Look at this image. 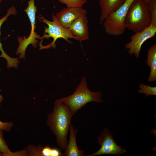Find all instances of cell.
<instances>
[{
    "mask_svg": "<svg viewBox=\"0 0 156 156\" xmlns=\"http://www.w3.org/2000/svg\"><path fill=\"white\" fill-rule=\"evenodd\" d=\"M54 104L52 112L47 115V125L55 136L60 150L64 151L68 142L67 135L71 118L74 114L70 108L59 99L55 101Z\"/></svg>",
    "mask_w": 156,
    "mask_h": 156,
    "instance_id": "cell-1",
    "label": "cell"
},
{
    "mask_svg": "<svg viewBox=\"0 0 156 156\" xmlns=\"http://www.w3.org/2000/svg\"><path fill=\"white\" fill-rule=\"evenodd\" d=\"M151 23L148 4L143 0H134L126 15V28L135 33L143 30Z\"/></svg>",
    "mask_w": 156,
    "mask_h": 156,
    "instance_id": "cell-2",
    "label": "cell"
},
{
    "mask_svg": "<svg viewBox=\"0 0 156 156\" xmlns=\"http://www.w3.org/2000/svg\"><path fill=\"white\" fill-rule=\"evenodd\" d=\"M85 77H82L79 84L74 92L64 98L59 99L62 103L67 105L74 114L83 107L87 103L91 102L101 103L102 96L101 92H92L88 88Z\"/></svg>",
    "mask_w": 156,
    "mask_h": 156,
    "instance_id": "cell-3",
    "label": "cell"
},
{
    "mask_svg": "<svg viewBox=\"0 0 156 156\" xmlns=\"http://www.w3.org/2000/svg\"><path fill=\"white\" fill-rule=\"evenodd\" d=\"M39 20L46 24L48 27H44V34L41 37L39 43L40 50L56 47L55 42L59 38H63L70 43L72 42L68 38L77 40V38L69 31L57 22L55 16L52 15L53 21H50L44 17L42 15L38 16Z\"/></svg>",
    "mask_w": 156,
    "mask_h": 156,
    "instance_id": "cell-4",
    "label": "cell"
},
{
    "mask_svg": "<svg viewBox=\"0 0 156 156\" xmlns=\"http://www.w3.org/2000/svg\"><path fill=\"white\" fill-rule=\"evenodd\" d=\"M134 0H126L120 7L107 16L102 23L106 33L117 36L124 32L126 29L125 24L126 15Z\"/></svg>",
    "mask_w": 156,
    "mask_h": 156,
    "instance_id": "cell-5",
    "label": "cell"
},
{
    "mask_svg": "<svg viewBox=\"0 0 156 156\" xmlns=\"http://www.w3.org/2000/svg\"><path fill=\"white\" fill-rule=\"evenodd\" d=\"M27 13L31 25V31L28 36H25L17 37L19 46L16 51V55H19L20 59L23 58L25 59V51L28 46L31 44L33 47H38V39L41 40V37L35 31L36 26V13L37 11V7L35 5L34 0H29L27 8L24 10Z\"/></svg>",
    "mask_w": 156,
    "mask_h": 156,
    "instance_id": "cell-6",
    "label": "cell"
},
{
    "mask_svg": "<svg viewBox=\"0 0 156 156\" xmlns=\"http://www.w3.org/2000/svg\"><path fill=\"white\" fill-rule=\"evenodd\" d=\"M98 143L101 146L96 152L85 156H94L103 154L120 156L126 152L125 148L118 145L113 138V135L107 128H105L97 138Z\"/></svg>",
    "mask_w": 156,
    "mask_h": 156,
    "instance_id": "cell-7",
    "label": "cell"
},
{
    "mask_svg": "<svg viewBox=\"0 0 156 156\" xmlns=\"http://www.w3.org/2000/svg\"><path fill=\"white\" fill-rule=\"evenodd\" d=\"M156 33V23H151L149 26L143 30L138 32L131 36V41L126 43L125 48L128 49V53L131 55H133L138 58L142 46L147 40L153 37Z\"/></svg>",
    "mask_w": 156,
    "mask_h": 156,
    "instance_id": "cell-8",
    "label": "cell"
},
{
    "mask_svg": "<svg viewBox=\"0 0 156 156\" xmlns=\"http://www.w3.org/2000/svg\"><path fill=\"white\" fill-rule=\"evenodd\" d=\"M87 12L82 7H67L57 12L55 15L59 24L68 29L72 23L79 18L86 15Z\"/></svg>",
    "mask_w": 156,
    "mask_h": 156,
    "instance_id": "cell-9",
    "label": "cell"
},
{
    "mask_svg": "<svg viewBox=\"0 0 156 156\" xmlns=\"http://www.w3.org/2000/svg\"><path fill=\"white\" fill-rule=\"evenodd\" d=\"M88 23L86 16H82L74 21L68 29L77 40L81 42L89 38Z\"/></svg>",
    "mask_w": 156,
    "mask_h": 156,
    "instance_id": "cell-10",
    "label": "cell"
},
{
    "mask_svg": "<svg viewBox=\"0 0 156 156\" xmlns=\"http://www.w3.org/2000/svg\"><path fill=\"white\" fill-rule=\"evenodd\" d=\"M26 148L28 156H64L60 150L48 145L43 146L41 145L30 144Z\"/></svg>",
    "mask_w": 156,
    "mask_h": 156,
    "instance_id": "cell-11",
    "label": "cell"
},
{
    "mask_svg": "<svg viewBox=\"0 0 156 156\" xmlns=\"http://www.w3.org/2000/svg\"><path fill=\"white\" fill-rule=\"evenodd\" d=\"M126 0H98L101 14L99 21L102 24L107 16L120 7Z\"/></svg>",
    "mask_w": 156,
    "mask_h": 156,
    "instance_id": "cell-12",
    "label": "cell"
},
{
    "mask_svg": "<svg viewBox=\"0 0 156 156\" xmlns=\"http://www.w3.org/2000/svg\"><path fill=\"white\" fill-rule=\"evenodd\" d=\"M69 130L70 132L69 140L64 153V156H83L84 150L78 148L76 141V135L78 131L71 123Z\"/></svg>",
    "mask_w": 156,
    "mask_h": 156,
    "instance_id": "cell-13",
    "label": "cell"
},
{
    "mask_svg": "<svg viewBox=\"0 0 156 156\" xmlns=\"http://www.w3.org/2000/svg\"><path fill=\"white\" fill-rule=\"evenodd\" d=\"M16 14L17 12L15 8L13 6H12L8 9L6 15L0 19V36L1 34L0 28L2 24L7 19L9 16L11 15H15ZM2 45L0 40V51L1 52L0 57L4 58L6 60L7 63V66L9 68L10 67L16 68L18 65V64L20 62L18 58L17 57L12 58L9 56L4 51Z\"/></svg>",
    "mask_w": 156,
    "mask_h": 156,
    "instance_id": "cell-14",
    "label": "cell"
},
{
    "mask_svg": "<svg viewBox=\"0 0 156 156\" xmlns=\"http://www.w3.org/2000/svg\"><path fill=\"white\" fill-rule=\"evenodd\" d=\"M146 64L150 68L148 81L151 82L156 80V44L151 46L147 52Z\"/></svg>",
    "mask_w": 156,
    "mask_h": 156,
    "instance_id": "cell-15",
    "label": "cell"
},
{
    "mask_svg": "<svg viewBox=\"0 0 156 156\" xmlns=\"http://www.w3.org/2000/svg\"><path fill=\"white\" fill-rule=\"evenodd\" d=\"M139 88L140 89L138 90V92L145 94L146 97L149 95H156V86L152 87L142 83L139 85Z\"/></svg>",
    "mask_w": 156,
    "mask_h": 156,
    "instance_id": "cell-16",
    "label": "cell"
},
{
    "mask_svg": "<svg viewBox=\"0 0 156 156\" xmlns=\"http://www.w3.org/2000/svg\"><path fill=\"white\" fill-rule=\"evenodd\" d=\"M3 131L0 129V152L3 154V156H10L12 151L4 139Z\"/></svg>",
    "mask_w": 156,
    "mask_h": 156,
    "instance_id": "cell-17",
    "label": "cell"
},
{
    "mask_svg": "<svg viewBox=\"0 0 156 156\" xmlns=\"http://www.w3.org/2000/svg\"><path fill=\"white\" fill-rule=\"evenodd\" d=\"M67 7H82L88 0H57Z\"/></svg>",
    "mask_w": 156,
    "mask_h": 156,
    "instance_id": "cell-18",
    "label": "cell"
},
{
    "mask_svg": "<svg viewBox=\"0 0 156 156\" xmlns=\"http://www.w3.org/2000/svg\"><path fill=\"white\" fill-rule=\"evenodd\" d=\"M151 17V22L156 23V0H150L148 4Z\"/></svg>",
    "mask_w": 156,
    "mask_h": 156,
    "instance_id": "cell-19",
    "label": "cell"
},
{
    "mask_svg": "<svg viewBox=\"0 0 156 156\" xmlns=\"http://www.w3.org/2000/svg\"><path fill=\"white\" fill-rule=\"evenodd\" d=\"M14 125L12 122H3L0 121V129L8 132L11 130Z\"/></svg>",
    "mask_w": 156,
    "mask_h": 156,
    "instance_id": "cell-20",
    "label": "cell"
},
{
    "mask_svg": "<svg viewBox=\"0 0 156 156\" xmlns=\"http://www.w3.org/2000/svg\"><path fill=\"white\" fill-rule=\"evenodd\" d=\"M10 156H28V154L27 149L25 147L22 150L20 151H16L14 152L12 151Z\"/></svg>",
    "mask_w": 156,
    "mask_h": 156,
    "instance_id": "cell-21",
    "label": "cell"
},
{
    "mask_svg": "<svg viewBox=\"0 0 156 156\" xmlns=\"http://www.w3.org/2000/svg\"><path fill=\"white\" fill-rule=\"evenodd\" d=\"M3 98H4L3 96L1 94H0V107L1 106V103L3 99Z\"/></svg>",
    "mask_w": 156,
    "mask_h": 156,
    "instance_id": "cell-22",
    "label": "cell"
},
{
    "mask_svg": "<svg viewBox=\"0 0 156 156\" xmlns=\"http://www.w3.org/2000/svg\"><path fill=\"white\" fill-rule=\"evenodd\" d=\"M143 0L148 4L149 1H150V0Z\"/></svg>",
    "mask_w": 156,
    "mask_h": 156,
    "instance_id": "cell-23",
    "label": "cell"
},
{
    "mask_svg": "<svg viewBox=\"0 0 156 156\" xmlns=\"http://www.w3.org/2000/svg\"><path fill=\"white\" fill-rule=\"evenodd\" d=\"M0 156H3V154L0 152Z\"/></svg>",
    "mask_w": 156,
    "mask_h": 156,
    "instance_id": "cell-24",
    "label": "cell"
},
{
    "mask_svg": "<svg viewBox=\"0 0 156 156\" xmlns=\"http://www.w3.org/2000/svg\"><path fill=\"white\" fill-rule=\"evenodd\" d=\"M2 0H0V3L1 2Z\"/></svg>",
    "mask_w": 156,
    "mask_h": 156,
    "instance_id": "cell-25",
    "label": "cell"
},
{
    "mask_svg": "<svg viewBox=\"0 0 156 156\" xmlns=\"http://www.w3.org/2000/svg\"><path fill=\"white\" fill-rule=\"evenodd\" d=\"M1 91V89L0 88V92Z\"/></svg>",
    "mask_w": 156,
    "mask_h": 156,
    "instance_id": "cell-26",
    "label": "cell"
}]
</instances>
